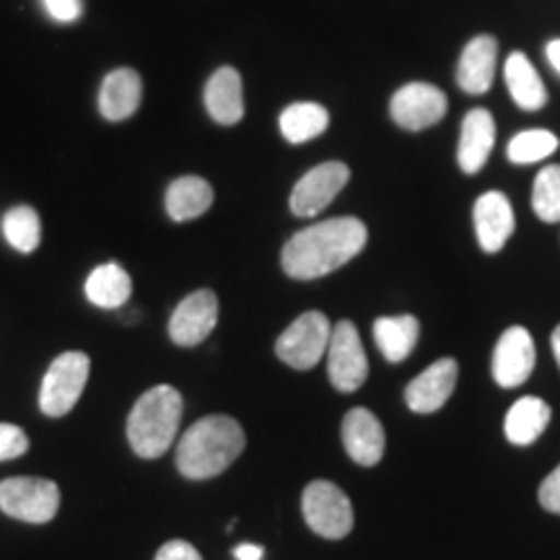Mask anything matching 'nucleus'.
I'll return each instance as SVG.
<instances>
[{
	"mask_svg": "<svg viewBox=\"0 0 560 560\" xmlns=\"http://www.w3.org/2000/svg\"><path fill=\"white\" fill-rule=\"evenodd\" d=\"M369 231L359 219L342 215V219L322 221L293 234L285 242L280 262L289 278L317 280L340 270L355 255H361Z\"/></svg>",
	"mask_w": 560,
	"mask_h": 560,
	"instance_id": "obj_1",
	"label": "nucleus"
},
{
	"mask_svg": "<svg viewBox=\"0 0 560 560\" xmlns=\"http://www.w3.org/2000/svg\"><path fill=\"white\" fill-rule=\"evenodd\" d=\"M247 446L240 420L208 416L192 423L177 444V470L190 480H208L226 472Z\"/></svg>",
	"mask_w": 560,
	"mask_h": 560,
	"instance_id": "obj_2",
	"label": "nucleus"
},
{
	"mask_svg": "<svg viewBox=\"0 0 560 560\" xmlns=\"http://www.w3.org/2000/svg\"><path fill=\"white\" fill-rule=\"evenodd\" d=\"M182 395L170 384H159L138 397L128 418V441L132 452L143 459H156L174 444L179 431Z\"/></svg>",
	"mask_w": 560,
	"mask_h": 560,
	"instance_id": "obj_3",
	"label": "nucleus"
},
{
	"mask_svg": "<svg viewBox=\"0 0 560 560\" xmlns=\"http://www.w3.org/2000/svg\"><path fill=\"white\" fill-rule=\"evenodd\" d=\"M91 361L81 350H68L60 353L52 361V366L47 369L45 380H42L39 389V408L45 416L60 418L68 416L75 408V402L81 400L83 387H86Z\"/></svg>",
	"mask_w": 560,
	"mask_h": 560,
	"instance_id": "obj_4",
	"label": "nucleus"
},
{
	"mask_svg": "<svg viewBox=\"0 0 560 560\" xmlns=\"http://www.w3.org/2000/svg\"><path fill=\"white\" fill-rule=\"evenodd\" d=\"M301 511L312 532L325 540H342L353 529V503L330 480H314L304 488Z\"/></svg>",
	"mask_w": 560,
	"mask_h": 560,
	"instance_id": "obj_5",
	"label": "nucleus"
},
{
	"mask_svg": "<svg viewBox=\"0 0 560 560\" xmlns=\"http://www.w3.org/2000/svg\"><path fill=\"white\" fill-rule=\"evenodd\" d=\"M330 319L322 312H304L289 325L276 342V353L283 363L296 371H310L322 361L330 346Z\"/></svg>",
	"mask_w": 560,
	"mask_h": 560,
	"instance_id": "obj_6",
	"label": "nucleus"
},
{
	"mask_svg": "<svg viewBox=\"0 0 560 560\" xmlns=\"http://www.w3.org/2000/svg\"><path fill=\"white\" fill-rule=\"evenodd\" d=\"M0 509L19 522L47 524L60 509V488L47 478H9L0 482Z\"/></svg>",
	"mask_w": 560,
	"mask_h": 560,
	"instance_id": "obj_7",
	"label": "nucleus"
},
{
	"mask_svg": "<svg viewBox=\"0 0 560 560\" xmlns=\"http://www.w3.org/2000/svg\"><path fill=\"white\" fill-rule=\"evenodd\" d=\"M327 376L338 392H355L369 376V359L353 322L342 319L332 327L327 346Z\"/></svg>",
	"mask_w": 560,
	"mask_h": 560,
	"instance_id": "obj_8",
	"label": "nucleus"
},
{
	"mask_svg": "<svg viewBox=\"0 0 560 560\" xmlns=\"http://www.w3.org/2000/svg\"><path fill=\"white\" fill-rule=\"evenodd\" d=\"M446 107L450 102H446L444 91L431 83L410 81L392 94L389 115L400 128L418 132L444 120Z\"/></svg>",
	"mask_w": 560,
	"mask_h": 560,
	"instance_id": "obj_9",
	"label": "nucleus"
},
{
	"mask_svg": "<svg viewBox=\"0 0 560 560\" xmlns=\"http://www.w3.org/2000/svg\"><path fill=\"white\" fill-rule=\"evenodd\" d=\"M350 170L342 161H325V164L314 166L296 182L291 192V213L299 219H312L325 210L330 202L338 198L342 187L348 185Z\"/></svg>",
	"mask_w": 560,
	"mask_h": 560,
	"instance_id": "obj_10",
	"label": "nucleus"
},
{
	"mask_svg": "<svg viewBox=\"0 0 560 560\" xmlns=\"http://www.w3.org/2000/svg\"><path fill=\"white\" fill-rule=\"evenodd\" d=\"M219 322V299L213 291L200 289L179 301L170 319V338L182 348L200 346Z\"/></svg>",
	"mask_w": 560,
	"mask_h": 560,
	"instance_id": "obj_11",
	"label": "nucleus"
},
{
	"mask_svg": "<svg viewBox=\"0 0 560 560\" xmlns=\"http://www.w3.org/2000/svg\"><path fill=\"white\" fill-rule=\"evenodd\" d=\"M535 369V340L524 327H509L493 353V380L503 389L522 387Z\"/></svg>",
	"mask_w": 560,
	"mask_h": 560,
	"instance_id": "obj_12",
	"label": "nucleus"
},
{
	"mask_svg": "<svg viewBox=\"0 0 560 560\" xmlns=\"http://www.w3.org/2000/svg\"><path fill=\"white\" fill-rule=\"evenodd\" d=\"M459 363L454 359H439L431 363L423 374H418L408 387H405V402L412 412L429 416L446 405L452 397L454 387H457Z\"/></svg>",
	"mask_w": 560,
	"mask_h": 560,
	"instance_id": "obj_13",
	"label": "nucleus"
},
{
	"mask_svg": "<svg viewBox=\"0 0 560 560\" xmlns=\"http://www.w3.org/2000/svg\"><path fill=\"white\" fill-rule=\"evenodd\" d=\"M475 234H478L480 247L490 252H501L506 247V242L511 240L516 229V219H514V208H511L509 198L499 190H490L486 195H480L475 200Z\"/></svg>",
	"mask_w": 560,
	"mask_h": 560,
	"instance_id": "obj_14",
	"label": "nucleus"
},
{
	"mask_svg": "<svg viewBox=\"0 0 560 560\" xmlns=\"http://www.w3.org/2000/svg\"><path fill=\"white\" fill-rule=\"evenodd\" d=\"M384 429L380 418L366 408H353L342 418V444L355 465L374 467L384 457Z\"/></svg>",
	"mask_w": 560,
	"mask_h": 560,
	"instance_id": "obj_15",
	"label": "nucleus"
},
{
	"mask_svg": "<svg viewBox=\"0 0 560 560\" xmlns=\"http://www.w3.org/2000/svg\"><path fill=\"white\" fill-rule=\"evenodd\" d=\"M495 145V120L488 109L467 112L462 120L457 161L465 174H478Z\"/></svg>",
	"mask_w": 560,
	"mask_h": 560,
	"instance_id": "obj_16",
	"label": "nucleus"
},
{
	"mask_svg": "<svg viewBox=\"0 0 560 560\" xmlns=\"http://www.w3.org/2000/svg\"><path fill=\"white\" fill-rule=\"evenodd\" d=\"M495 60H499V42L490 34H480L467 42L457 66V83L467 94H486L493 83Z\"/></svg>",
	"mask_w": 560,
	"mask_h": 560,
	"instance_id": "obj_17",
	"label": "nucleus"
},
{
	"mask_svg": "<svg viewBox=\"0 0 560 560\" xmlns=\"http://www.w3.org/2000/svg\"><path fill=\"white\" fill-rule=\"evenodd\" d=\"M143 100V81L136 70L120 68L112 70L107 79L102 81L100 91V112L104 120L109 122H122L128 117L136 115Z\"/></svg>",
	"mask_w": 560,
	"mask_h": 560,
	"instance_id": "obj_18",
	"label": "nucleus"
},
{
	"mask_svg": "<svg viewBox=\"0 0 560 560\" xmlns=\"http://www.w3.org/2000/svg\"><path fill=\"white\" fill-rule=\"evenodd\" d=\"M206 109L219 125H236L244 117L242 75L234 68H219L206 86Z\"/></svg>",
	"mask_w": 560,
	"mask_h": 560,
	"instance_id": "obj_19",
	"label": "nucleus"
},
{
	"mask_svg": "<svg viewBox=\"0 0 560 560\" xmlns=\"http://www.w3.org/2000/svg\"><path fill=\"white\" fill-rule=\"evenodd\" d=\"M503 75H506V86L511 100L516 102V107L524 112H537L548 104V91H545V83L537 73L535 66H532L529 58L524 52H511L506 60V68H503Z\"/></svg>",
	"mask_w": 560,
	"mask_h": 560,
	"instance_id": "obj_20",
	"label": "nucleus"
},
{
	"mask_svg": "<svg viewBox=\"0 0 560 560\" xmlns=\"http://www.w3.org/2000/svg\"><path fill=\"white\" fill-rule=\"evenodd\" d=\"M550 416V405L540 400V397H522V400H516L506 412L503 431H506V439L511 444L529 446L542 436L545 429H548Z\"/></svg>",
	"mask_w": 560,
	"mask_h": 560,
	"instance_id": "obj_21",
	"label": "nucleus"
},
{
	"mask_svg": "<svg viewBox=\"0 0 560 560\" xmlns=\"http://www.w3.org/2000/svg\"><path fill=\"white\" fill-rule=\"evenodd\" d=\"M420 338V322L412 314L380 317L374 322V340L389 363H400L412 353Z\"/></svg>",
	"mask_w": 560,
	"mask_h": 560,
	"instance_id": "obj_22",
	"label": "nucleus"
},
{
	"mask_svg": "<svg viewBox=\"0 0 560 560\" xmlns=\"http://www.w3.org/2000/svg\"><path fill=\"white\" fill-rule=\"evenodd\" d=\"M132 293V280L128 270L117 262L100 265L91 270L86 280V299L100 310H120L128 304Z\"/></svg>",
	"mask_w": 560,
	"mask_h": 560,
	"instance_id": "obj_23",
	"label": "nucleus"
},
{
	"mask_svg": "<svg viewBox=\"0 0 560 560\" xmlns=\"http://www.w3.org/2000/svg\"><path fill=\"white\" fill-rule=\"evenodd\" d=\"M213 206V187L200 177H179L166 190V213L172 221H192Z\"/></svg>",
	"mask_w": 560,
	"mask_h": 560,
	"instance_id": "obj_24",
	"label": "nucleus"
},
{
	"mask_svg": "<svg viewBox=\"0 0 560 560\" xmlns=\"http://www.w3.org/2000/svg\"><path fill=\"white\" fill-rule=\"evenodd\" d=\"M280 136L289 143H306V140L319 138L330 125V112L317 102H296L283 109L280 115Z\"/></svg>",
	"mask_w": 560,
	"mask_h": 560,
	"instance_id": "obj_25",
	"label": "nucleus"
},
{
	"mask_svg": "<svg viewBox=\"0 0 560 560\" xmlns=\"http://www.w3.org/2000/svg\"><path fill=\"white\" fill-rule=\"evenodd\" d=\"M3 236L16 252L30 255L42 242V223L37 210L30 206H16L3 215Z\"/></svg>",
	"mask_w": 560,
	"mask_h": 560,
	"instance_id": "obj_26",
	"label": "nucleus"
},
{
	"mask_svg": "<svg viewBox=\"0 0 560 560\" xmlns=\"http://www.w3.org/2000/svg\"><path fill=\"white\" fill-rule=\"evenodd\" d=\"M560 140L556 132L550 130H524L520 136H514L509 140L506 156L511 164H537V161L550 159L552 153L558 151Z\"/></svg>",
	"mask_w": 560,
	"mask_h": 560,
	"instance_id": "obj_27",
	"label": "nucleus"
},
{
	"mask_svg": "<svg viewBox=\"0 0 560 560\" xmlns=\"http://www.w3.org/2000/svg\"><path fill=\"white\" fill-rule=\"evenodd\" d=\"M532 210L545 223H560V164L542 166L535 177Z\"/></svg>",
	"mask_w": 560,
	"mask_h": 560,
	"instance_id": "obj_28",
	"label": "nucleus"
},
{
	"mask_svg": "<svg viewBox=\"0 0 560 560\" xmlns=\"http://www.w3.org/2000/svg\"><path fill=\"white\" fill-rule=\"evenodd\" d=\"M30 450V439L26 433L19 429V425L11 423H0V462L16 459L21 454H26Z\"/></svg>",
	"mask_w": 560,
	"mask_h": 560,
	"instance_id": "obj_29",
	"label": "nucleus"
},
{
	"mask_svg": "<svg viewBox=\"0 0 560 560\" xmlns=\"http://www.w3.org/2000/svg\"><path fill=\"white\" fill-rule=\"evenodd\" d=\"M45 11L60 24H70L83 13V0H42Z\"/></svg>",
	"mask_w": 560,
	"mask_h": 560,
	"instance_id": "obj_30",
	"label": "nucleus"
},
{
	"mask_svg": "<svg viewBox=\"0 0 560 560\" xmlns=\"http://www.w3.org/2000/svg\"><path fill=\"white\" fill-rule=\"evenodd\" d=\"M537 499H540L542 509H548L550 514H560V465L542 480Z\"/></svg>",
	"mask_w": 560,
	"mask_h": 560,
	"instance_id": "obj_31",
	"label": "nucleus"
},
{
	"mask_svg": "<svg viewBox=\"0 0 560 560\" xmlns=\"http://www.w3.org/2000/svg\"><path fill=\"white\" fill-rule=\"evenodd\" d=\"M156 560H202L195 545L187 540H172L156 552Z\"/></svg>",
	"mask_w": 560,
	"mask_h": 560,
	"instance_id": "obj_32",
	"label": "nucleus"
},
{
	"mask_svg": "<svg viewBox=\"0 0 560 560\" xmlns=\"http://www.w3.org/2000/svg\"><path fill=\"white\" fill-rule=\"evenodd\" d=\"M265 550L260 545H252V542H242L234 548V558L236 560H262Z\"/></svg>",
	"mask_w": 560,
	"mask_h": 560,
	"instance_id": "obj_33",
	"label": "nucleus"
},
{
	"mask_svg": "<svg viewBox=\"0 0 560 560\" xmlns=\"http://www.w3.org/2000/svg\"><path fill=\"white\" fill-rule=\"evenodd\" d=\"M545 58H548L550 68L560 75V39H550L548 45H545Z\"/></svg>",
	"mask_w": 560,
	"mask_h": 560,
	"instance_id": "obj_34",
	"label": "nucleus"
},
{
	"mask_svg": "<svg viewBox=\"0 0 560 560\" xmlns=\"http://www.w3.org/2000/svg\"><path fill=\"white\" fill-rule=\"evenodd\" d=\"M550 342H552V353H556V361H558V366H560V325L556 327V330H552Z\"/></svg>",
	"mask_w": 560,
	"mask_h": 560,
	"instance_id": "obj_35",
	"label": "nucleus"
}]
</instances>
